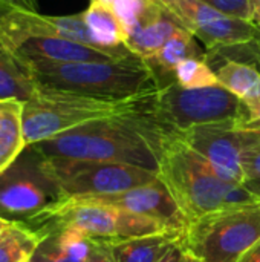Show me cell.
<instances>
[{"mask_svg": "<svg viewBox=\"0 0 260 262\" xmlns=\"http://www.w3.org/2000/svg\"><path fill=\"white\" fill-rule=\"evenodd\" d=\"M218 83L245 104L260 100V71L254 63L227 58L215 71Z\"/></svg>", "mask_w": 260, "mask_h": 262, "instance_id": "d6986e66", "label": "cell"}, {"mask_svg": "<svg viewBox=\"0 0 260 262\" xmlns=\"http://www.w3.org/2000/svg\"><path fill=\"white\" fill-rule=\"evenodd\" d=\"M43 239L26 223L12 221L0 235V262H31Z\"/></svg>", "mask_w": 260, "mask_h": 262, "instance_id": "7402d4cb", "label": "cell"}, {"mask_svg": "<svg viewBox=\"0 0 260 262\" xmlns=\"http://www.w3.org/2000/svg\"><path fill=\"white\" fill-rule=\"evenodd\" d=\"M242 170L245 181L260 178V144L245 152L242 158Z\"/></svg>", "mask_w": 260, "mask_h": 262, "instance_id": "83f0119b", "label": "cell"}, {"mask_svg": "<svg viewBox=\"0 0 260 262\" xmlns=\"http://www.w3.org/2000/svg\"><path fill=\"white\" fill-rule=\"evenodd\" d=\"M181 258H182V249L179 244V246L172 247L158 262H181Z\"/></svg>", "mask_w": 260, "mask_h": 262, "instance_id": "1f68e13d", "label": "cell"}, {"mask_svg": "<svg viewBox=\"0 0 260 262\" xmlns=\"http://www.w3.org/2000/svg\"><path fill=\"white\" fill-rule=\"evenodd\" d=\"M37 88L26 63L0 41V100L26 101Z\"/></svg>", "mask_w": 260, "mask_h": 262, "instance_id": "44dd1931", "label": "cell"}, {"mask_svg": "<svg viewBox=\"0 0 260 262\" xmlns=\"http://www.w3.org/2000/svg\"><path fill=\"white\" fill-rule=\"evenodd\" d=\"M83 15L90 35L100 48L106 51L127 49L124 45L123 26L112 6L98 0H90V5L86 11H83Z\"/></svg>", "mask_w": 260, "mask_h": 262, "instance_id": "ffe728a7", "label": "cell"}, {"mask_svg": "<svg viewBox=\"0 0 260 262\" xmlns=\"http://www.w3.org/2000/svg\"><path fill=\"white\" fill-rule=\"evenodd\" d=\"M207 5H210L211 8H215L216 11L230 15V17H236V18H242V20H251V0H202Z\"/></svg>", "mask_w": 260, "mask_h": 262, "instance_id": "4316f807", "label": "cell"}, {"mask_svg": "<svg viewBox=\"0 0 260 262\" xmlns=\"http://www.w3.org/2000/svg\"><path fill=\"white\" fill-rule=\"evenodd\" d=\"M155 115L166 127L179 132L215 123H242L248 118V109L221 84L187 89L173 80L156 91Z\"/></svg>", "mask_w": 260, "mask_h": 262, "instance_id": "52a82bcc", "label": "cell"}, {"mask_svg": "<svg viewBox=\"0 0 260 262\" xmlns=\"http://www.w3.org/2000/svg\"><path fill=\"white\" fill-rule=\"evenodd\" d=\"M21 61H55V63H87V61H115L120 57L87 45L57 37H29L11 48Z\"/></svg>", "mask_w": 260, "mask_h": 262, "instance_id": "5bb4252c", "label": "cell"}, {"mask_svg": "<svg viewBox=\"0 0 260 262\" xmlns=\"http://www.w3.org/2000/svg\"><path fill=\"white\" fill-rule=\"evenodd\" d=\"M87 198L106 204L113 206L132 213H138L152 220L159 221L167 229L184 233L188 227V220L179 209L170 190L159 180V177L147 184L107 195H86Z\"/></svg>", "mask_w": 260, "mask_h": 262, "instance_id": "4fadbf2b", "label": "cell"}, {"mask_svg": "<svg viewBox=\"0 0 260 262\" xmlns=\"http://www.w3.org/2000/svg\"><path fill=\"white\" fill-rule=\"evenodd\" d=\"M158 177L188 223L215 210L260 203L244 184L222 180L176 132L167 130L158 160Z\"/></svg>", "mask_w": 260, "mask_h": 262, "instance_id": "7a4b0ae2", "label": "cell"}, {"mask_svg": "<svg viewBox=\"0 0 260 262\" xmlns=\"http://www.w3.org/2000/svg\"><path fill=\"white\" fill-rule=\"evenodd\" d=\"M0 8L3 9H23L37 11V0H0Z\"/></svg>", "mask_w": 260, "mask_h": 262, "instance_id": "f1b7e54d", "label": "cell"}, {"mask_svg": "<svg viewBox=\"0 0 260 262\" xmlns=\"http://www.w3.org/2000/svg\"><path fill=\"white\" fill-rule=\"evenodd\" d=\"M98 2H103V3H106V5H109V6H110L115 0H98Z\"/></svg>", "mask_w": 260, "mask_h": 262, "instance_id": "ab89813d", "label": "cell"}, {"mask_svg": "<svg viewBox=\"0 0 260 262\" xmlns=\"http://www.w3.org/2000/svg\"><path fill=\"white\" fill-rule=\"evenodd\" d=\"M155 94L112 100L38 86L35 92L23 101V134L26 147L95 120L153 111Z\"/></svg>", "mask_w": 260, "mask_h": 262, "instance_id": "3957f363", "label": "cell"}, {"mask_svg": "<svg viewBox=\"0 0 260 262\" xmlns=\"http://www.w3.org/2000/svg\"><path fill=\"white\" fill-rule=\"evenodd\" d=\"M204 43L207 52L254 41L260 31L248 20L225 15L202 0H156Z\"/></svg>", "mask_w": 260, "mask_h": 262, "instance_id": "8fae6325", "label": "cell"}, {"mask_svg": "<svg viewBox=\"0 0 260 262\" xmlns=\"http://www.w3.org/2000/svg\"><path fill=\"white\" fill-rule=\"evenodd\" d=\"M25 63L32 80L38 86L101 98L126 100L155 94L161 88L155 72L135 54L115 61Z\"/></svg>", "mask_w": 260, "mask_h": 262, "instance_id": "277c9868", "label": "cell"}, {"mask_svg": "<svg viewBox=\"0 0 260 262\" xmlns=\"http://www.w3.org/2000/svg\"><path fill=\"white\" fill-rule=\"evenodd\" d=\"M239 127H242V129H247V130H254V132H257L260 135V126H254V124H241V123H236Z\"/></svg>", "mask_w": 260, "mask_h": 262, "instance_id": "8d00e7d4", "label": "cell"}, {"mask_svg": "<svg viewBox=\"0 0 260 262\" xmlns=\"http://www.w3.org/2000/svg\"><path fill=\"white\" fill-rule=\"evenodd\" d=\"M41 158L48 177L60 192V198L118 193L158 178V172L130 164Z\"/></svg>", "mask_w": 260, "mask_h": 262, "instance_id": "ba28073f", "label": "cell"}, {"mask_svg": "<svg viewBox=\"0 0 260 262\" xmlns=\"http://www.w3.org/2000/svg\"><path fill=\"white\" fill-rule=\"evenodd\" d=\"M260 243V203L207 213L188 224L182 252L199 262H238Z\"/></svg>", "mask_w": 260, "mask_h": 262, "instance_id": "8992f818", "label": "cell"}, {"mask_svg": "<svg viewBox=\"0 0 260 262\" xmlns=\"http://www.w3.org/2000/svg\"><path fill=\"white\" fill-rule=\"evenodd\" d=\"M31 262H80L70 258L67 253L61 250V247L57 243L55 235L46 236V239L41 241L38 249L35 250Z\"/></svg>", "mask_w": 260, "mask_h": 262, "instance_id": "484cf974", "label": "cell"}, {"mask_svg": "<svg viewBox=\"0 0 260 262\" xmlns=\"http://www.w3.org/2000/svg\"><path fill=\"white\" fill-rule=\"evenodd\" d=\"M167 130L153 109L95 120L29 147L44 158L118 163L158 172L159 147Z\"/></svg>", "mask_w": 260, "mask_h": 262, "instance_id": "6da1fadb", "label": "cell"}, {"mask_svg": "<svg viewBox=\"0 0 260 262\" xmlns=\"http://www.w3.org/2000/svg\"><path fill=\"white\" fill-rule=\"evenodd\" d=\"M149 5L150 0H115L110 5L123 26L124 38L139 25Z\"/></svg>", "mask_w": 260, "mask_h": 262, "instance_id": "d4e9b609", "label": "cell"}, {"mask_svg": "<svg viewBox=\"0 0 260 262\" xmlns=\"http://www.w3.org/2000/svg\"><path fill=\"white\" fill-rule=\"evenodd\" d=\"M247 109H248V118L245 121H242L241 124L260 126V100H257L253 104H247Z\"/></svg>", "mask_w": 260, "mask_h": 262, "instance_id": "f546056e", "label": "cell"}, {"mask_svg": "<svg viewBox=\"0 0 260 262\" xmlns=\"http://www.w3.org/2000/svg\"><path fill=\"white\" fill-rule=\"evenodd\" d=\"M93 244H95L93 246V250H92L90 258H89L87 262H112L110 258H109V255L104 252V249L100 244H97V243H93Z\"/></svg>", "mask_w": 260, "mask_h": 262, "instance_id": "4dcf8cb0", "label": "cell"}, {"mask_svg": "<svg viewBox=\"0 0 260 262\" xmlns=\"http://www.w3.org/2000/svg\"><path fill=\"white\" fill-rule=\"evenodd\" d=\"M26 223L43 238L64 229H75L93 243H118L166 232L156 220L97 203L87 196H63L49 204Z\"/></svg>", "mask_w": 260, "mask_h": 262, "instance_id": "5b68a950", "label": "cell"}, {"mask_svg": "<svg viewBox=\"0 0 260 262\" xmlns=\"http://www.w3.org/2000/svg\"><path fill=\"white\" fill-rule=\"evenodd\" d=\"M248 48H250V52L253 55V58H256V61L260 63V35L251 43H248Z\"/></svg>", "mask_w": 260, "mask_h": 262, "instance_id": "d590c367", "label": "cell"}, {"mask_svg": "<svg viewBox=\"0 0 260 262\" xmlns=\"http://www.w3.org/2000/svg\"><path fill=\"white\" fill-rule=\"evenodd\" d=\"M181 262H199L196 258H193L192 255H188V253H185V252H182V258H181Z\"/></svg>", "mask_w": 260, "mask_h": 262, "instance_id": "f35d334b", "label": "cell"}, {"mask_svg": "<svg viewBox=\"0 0 260 262\" xmlns=\"http://www.w3.org/2000/svg\"><path fill=\"white\" fill-rule=\"evenodd\" d=\"M182 233L166 232L118 243H97L112 262H158L172 247L181 244Z\"/></svg>", "mask_w": 260, "mask_h": 262, "instance_id": "2e32d148", "label": "cell"}, {"mask_svg": "<svg viewBox=\"0 0 260 262\" xmlns=\"http://www.w3.org/2000/svg\"><path fill=\"white\" fill-rule=\"evenodd\" d=\"M190 58H205L207 52L199 46L196 37L184 28H179L155 54L147 58H143L147 66L155 72V75L161 80L175 74L176 66Z\"/></svg>", "mask_w": 260, "mask_h": 262, "instance_id": "e0dca14e", "label": "cell"}, {"mask_svg": "<svg viewBox=\"0 0 260 262\" xmlns=\"http://www.w3.org/2000/svg\"><path fill=\"white\" fill-rule=\"evenodd\" d=\"M173 80L187 89L207 88L219 84L215 69L205 58H190L181 61L173 74Z\"/></svg>", "mask_w": 260, "mask_h": 262, "instance_id": "603a6c76", "label": "cell"}, {"mask_svg": "<svg viewBox=\"0 0 260 262\" xmlns=\"http://www.w3.org/2000/svg\"><path fill=\"white\" fill-rule=\"evenodd\" d=\"M3 11H6V9H3V8H0V15H2V12H3Z\"/></svg>", "mask_w": 260, "mask_h": 262, "instance_id": "60d3db41", "label": "cell"}, {"mask_svg": "<svg viewBox=\"0 0 260 262\" xmlns=\"http://www.w3.org/2000/svg\"><path fill=\"white\" fill-rule=\"evenodd\" d=\"M57 243L64 253L80 262H87L93 250V241L75 229H64L55 233Z\"/></svg>", "mask_w": 260, "mask_h": 262, "instance_id": "cb8c5ba5", "label": "cell"}, {"mask_svg": "<svg viewBox=\"0 0 260 262\" xmlns=\"http://www.w3.org/2000/svg\"><path fill=\"white\" fill-rule=\"evenodd\" d=\"M244 186H245L251 193H254L257 198H260V178H257V180H248V181L244 183Z\"/></svg>", "mask_w": 260, "mask_h": 262, "instance_id": "e575fe53", "label": "cell"}, {"mask_svg": "<svg viewBox=\"0 0 260 262\" xmlns=\"http://www.w3.org/2000/svg\"><path fill=\"white\" fill-rule=\"evenodd\" d=\"M60 198V192L43 167V158L26 147L0 173V216L28 221Z\"/></svg>", "mask_w": 260, "mask_h": 262, "instance_id": "9c48e42d", "label": "cell"}, {"mask_svg": "<svg viewBox=\"0 0 260 262\" xmlns=\"http://www.w3.org/2000/svg\"><path fill=\"white\" fill-rule=\"evenodd\" d=\"M260 31V0H251V20H250Z\"/></svg>", "mask_w": 260, "mask_h": 262, "instance_id": "836d02e7", "label": "cell"}, {"mask_svg": "<svg viewBox=\"0 0 260 262\" xmlns=\"http://www.w3.org/2000/svg\"><path fill=\"white\" fill-rule=\"evenodd\" d=\"M26 149L23 134V101L0 100V173Z\"/></svg>", "mask_w": 260, "mask_h": 262, "instance_id": "ac0fdd59", "label": "cell"}, {"mask_svg": "<svg viewBox=\"0 0 260 262\" xmlns=\"http://www.w3.org/2000/svg\"><path fill=\"white\" fill-rule=\"evenodd\" d=\"M236 123H215L173 132L198 152L222 180L244 184L242 158L247 150L260 144V135L254 130L239 127Z\"/></svg>", "mask_w": 260, "mask_h": 262, "instance_id": "30bf717a", "label": "cell"}, {"mask_svg": "<svg viewBox=\"0 0 260 262\" xmlns=\"http://www.w3.org/2000/svg\"><path fill=\"white\" fill-rule=\"evenodd\" d=\"M29 37H57L92 46L95 49L112 52L120 57H130L133 52L127 48L123 51H106L100 48L90 35L83 12L74 15H43L37 11L8 9L0 15V41L11 49L18 41Z\"/></svg>", "mask_w": 260, "mask_h": 262, "instance_id": "7c38bea8", "label": "cell"}, {"mask_svg": "<svg viewBox=\"0 0 260 262\" xmlns=\"http://www.w3.org/2000/svg\"><path fill=\"white\" fill-rule=\"evenodd\" d=\"M238 262H260V243L250 249Z\"/></svg>", "mask_w": 260, "mask_h": 262, "instance_id": "d6a6232c", "label": "cell"}, {"mask_svg": "<svg viewBox=\"0 0 260 262\" xmlns=\"http://www.w3.org/2000/svg\"><path fill=\"white\" fill-rule=\"evenodd\" d=\"M11 224H12V221H8V220H5V218L0 216V235H2Z\"/></svg>", "mask_w": 260, "mask_h": 262, "instance_id": "74e56055", "label": "cell"}, {"mask_svg": "<svg viewBox=\"0 0 260 262\" xmlns=\"http://www.w3.org/2000/svg\"><path fill=\"white\" fill-rule=\"evenodd\" d=\"M179 28L178 20L156 0L150 5L139 25L124 38V45L138 57L147 58L155 54Z\"/></svg>", "mask_w": 260, "mask_h": 262, "instance_id": "9a60e30c", "label": "cell"}]
</instances>
